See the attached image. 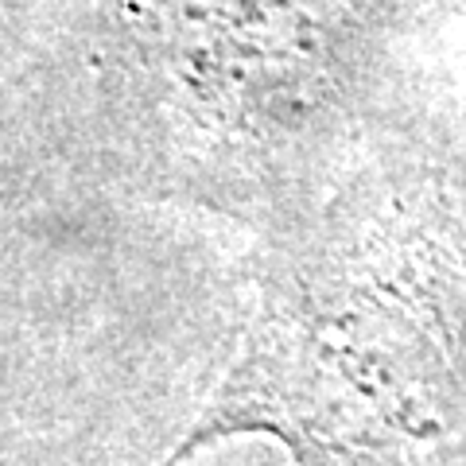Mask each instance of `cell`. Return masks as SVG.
<instances>
[{
  "label": "cell",
  "instance_id": "obj_1",
  "mask_svg": "<svg viewBox=\"0 0 466 466\" xmlns=\"http://www.w3.org/2000/svg\"><path fill=\"white\" fill-rule=\"evenodd\" d=\"M462 420L466 296L381 229H330L268 268L241 354L175 459L260 431L296 466H420Z\"/></svg>",
  "mask_w": 466,
  "mask_h": 466
}]
</instances>
